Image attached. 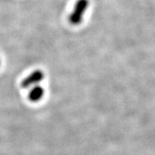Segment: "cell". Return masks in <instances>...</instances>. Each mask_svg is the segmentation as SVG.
Instances as JSON below:
<instances>
[{
	"label": "cell",
	"mask_w": 155,
	"mask_h": 155,
	"mask_svg": "<svg viewBox=\"0 0 155 155\" xmlns=\"http://www.w3.org/2000/svg\"><path fill=\"white\" fill-rule=\"evenodd\" d=\"M89 6L88 0H78L74 8L68 17L69 22L72 25H79L82 22L83 16Z\"/></svg>",
	"instance_id": "cell-1"
},
{
	"label": "cell",
	"mask_w": 155,
	"mask_h": 155,
	"mask_svg": "<svg viewBox=\"0 0 155 155\" xmlns=\"http://www.w3.org/2000/svg\"><path fill=\"white\" fill-rule=\"evenodd\" d=\"M45 95V90L41 86H35L30 88L29 92V99L32 102H38Z\"/></svg>",
	"instance_id": "cell-3"
},
{
	"label": "cell",
	"mask_w": 155,
	"mask_h": 155,
	"mask_svg": "<svg viewBox=\"0 0 155 155\" xmlns=\"http://www.w3.org/2000/svg\"><path fill=\"white\" fill-rule=\"evenodd\" d=\"M45 78V73L41 70H36L31 73L22 81L21 86L23 88H30L40 83Z\"/></svg>",
	"instance_id": "cell-2"
}]
</instances>
